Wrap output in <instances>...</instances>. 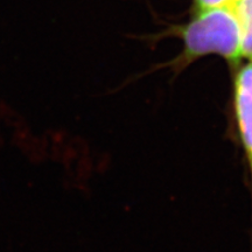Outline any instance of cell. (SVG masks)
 Returning a JSON list of instances; mask_svg holds the SVG:
<instances>
[{"mask_svg": "<svg viewBox=\"0 0 252 252\" xmlns=\"http://www.w3.org/2000/svg\"><path fill=\"white\" fill-rule=\"evenodd\" d=\"M237 0H193L191 11H203V9L234 7Z\"/></svg>", "mask_w": 252, "mask_h": 252, "instance_id": "277c9868", "label": "cell"}, {"mask_svg": "<svg viewBox=\"0 0 252 252\" xmlns=\"http://www.w3.org/2000/svg\"><path fill=\"white\" fill-rule=\"evenodd\" d=\"M159 36L179 37L182 41L180 54L167 63L175 74L208 55L220 56L234 68L244 60L241 30L232 7L191 11L186 23L168 25Z\"/></svg>", "mask_w": 252, "mask_h": 252, "instance_id": "6da1fadb", "label": "cell"}, {"mask_svg": "<svg viewBox=\"0 0 252 252\" xmlns=\"http://www.w3.org/2000/svg\"><path fill=\"white\" fill-rule=\"evenodd\" d=\"M232 99L236 125L250 173L252 196V61L235 68Z\"/></svg>", "mask_w": 252, "mask_h": 252, "instance_id": "7a4b0ae2", "label": "cell"}, {"mask_svg": "<svg viewBox=\"0 0 252 252\" xmlns=\"http://www.w3.org/2000/svg\"><path fill=\"white\" fill-rule=\"evenodd\" d=\"M234 11L242 31L252 36V0H237Z\"/></svg>", "mask_w": 252, "mask_h": 252, "instance_id": "3957f363", "label": "cell"}]
</instances>
